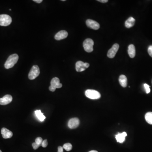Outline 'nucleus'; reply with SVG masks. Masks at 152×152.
I'll list each match as a JSON object with an SVG mask.
<instances>
[{
    "label": "nucleus",
    "mask_w": 152,
    "mask_h": 152,
    "mask_svg": "<svg viewBox=\"0 0 152 152\" xmlns=\"http://www.w3.org/2000/svg\"><path fill=\"white\" fill-rule=\"evenodd\" d=\"M33 1L37 3H40L43 1L42 0H33Z\"/></svg>",
    "instance_id": "obj_28"
},
{
    "label": "nucleus",
    "mask_w": 152,
    "mask_h": 152,
    "mask_svg": "<svg viewBox=\"0 0 152 152\" xmlns=\"http://www.w3.org/2000/svg\"><path fill=\"white\" fill-rule=\"evenodd\" d=\"M83 45L85 50L87 52H91L93 51L94 42L92 39H86L84 42Z\"/></svg>",
    "instance_id": "obj_4"
},
{
    "label": "nucleus",
    "mask_w": 152,
    "mask_h": 152,
    "mask_svg": "<svg viewBox=\"0 0 152 152\" xmlns=\"http://www.w3.org/2000/svg\"><path fill=\"white\" fill-rule=\"evenodd\" d=\"M119 48V45L118 44H114L107 53V56L108 58L110 59H113L114 58L117 52L118 51Z\"/></svg>",
    "instance_id": "obj_8"
},
{
    "label": "nucleus",
    "mask_w": 152,
    "mask_h": 152,
    "mask_svg": "<svg viewBox=\"0 0 152 152\" xmlns=\"http://www.w3.org/2000/svg\"><path fill=\"white\" fill-rule=\"evenodd\" d=\"M127 136V133L125 132H123L122 133H118L115 136V138L117 142L119 143H123L125 140V137Z\"/></svg>",
    "instance_id": "obj_14"
},
{
    "label": "nucleus",
    "mask_w": 152,
    "mask_h": 152,
    "mask_svg": "<svg viewBox=\"0 0 152 152\" xmlns=\"http://www.w3.org/2000/svg\"><path fill=\"white\" fill-rule=\"evenodd\" d=\"M40 74V70L37 65L33 66L29 74V78L31 80H33L38 77Z\"/></svg>",
    "instance_id": "obj_6"
},
{
    "label": "nucleus",
    "mask_w": 152,
    "mask_h": 152,
    "mask_svg": "<svg viewBox=\"0 0 152 152\" xmlns=\"http://www.w3.org/2000/svg\"><path fill=\"white\" fill-rule=\"evenodd\" d=\"M120 85L123 88H125L127 85V79L124 75H121L119 78Z\"/></svg>",
    "instance_id": "obj_17"
},
{
    "label": "nucleus",
    "mask_w": 152,
    "mask_h": 152,
    "mask_svg": "<svg viewBox=\"0 0 152 152\" xmlns=\"http://www.w3.org/2000/svg\"><path fill=\"white\" fill-rule=\"evenodd\" d=\"M135 23V20L132 17H130L129 19L125 21V26L128 29L132 27Z\"/></svg>",
    "instance_id": "obj_16"
},
{
    "label": "nucleus",
    "mask_w": 152,
    "mask_h": 152,
    "mask_svg": "<svg viewBox=\"0 0 152 152\" xmlns=\"http://www.w3.org/2000/svg\"><path fill=\"white\" fill-rule=\"evenodd\" d=\"M144 87L145 88V90H146V93H149L151 92V89H150V86H149L147 84H145Z\"/></svg>",
    "instance_id": "obj_22"
},
{
    "label": "nucleus",
    "mask_w": 152,
    "mask_h": 152,
    "mask_svg": "<svg viewBox=\"0 0 152 152\" xmlns=\"http://www.w3.org/2000/svg\"><path fill=\"white\" fill-rule=\"evenodd\" d=\"M18 59H19V56L17 54H14L9 56L4 64L5 68L6 69L12 68L14 65L17 63Z\"/></svg>",
    "instance_id": "obj_1"
},
{
    "label": "nucleus",
    "mask_w": 152,
    "mask_h": 152,
    "mask_svg": "<svg viewBox=\"0 0 152 152\" xmlns=\"http://www.w3.org/2000/svg\"><path fill=\"white\" fill-rule=\"evenodd\" d=\"M43 140L41 137H39L36 138L35 140V142L37 144L40 145V146H42V143Z\"/></svg>",
    "instance_id": "obj_21"
},
{
    "label": "nucleus",
    "mask_w": 152,
    "mask_h": 152,
    "mask_svg": "<svg viewBox=\"0 0 152 152\" xmlns=\"http://www.w3.org/2000/svg\"><path fill=\"white\" fill-rule=\"evenodd\" d=\"M2 135L4 139H9L11 138L13 136L12 132L5 128H2L1 131Z\"/></svg>",
    "instance_id": "obj_13"
},
{
    "label": "nucleus",
    "mask_w": 152,
    "mask_h": 152,
    "mask_svg": "<svg viewBox=\"0 0 152 152\" xmlns=\"http://www.w3.org/2000/svg\"><path fill=\"white\" fill-rule=\"evenodd\" d=\"M148 52L149 55L152 57V45H151L148 47Z\"/></svg>",
    "instance_id": "obj_24"
},
{
    "label": "nucleus",
    "mask_w": 152,
    "mask_h": 152,
    "mask_svg": "<svg viewBox=\"0 0 152 152\" xmlns=\"http://www.w3.org/2000/svg\"><path fill=\"white\" fill-rule=\"evenodd\" d=\"M0 152H2L1 151V150H0Z\"/></svg>",
    "instance_id": "obj_31"
},
{
    "label": "nucleus",
    "mask_w": 152,
    "mask_h": 152,
    "mask_svg": "<svg viewBox=\"0 0 152 152\" xmlns=\"http://www.w3.org/2000/svg\"><path fill=\"white\" fill-rule=\"evenodd\" d=\"M128 54L130 58H134L135 56V47L133 44H130L128 47Z\"/></svg>",
    "instance_id": "obj_15"
},
{
    "label": "nucleus",
    "mask_w": 152,
    "mask_h": 152,
    "mask_svg": "<svg viewBox=\"0 0 152 152\" xmlns=\"http://www.w3.org/2000/svg\"><path fill=\"white\" fill-rule=\"evenodd\" d=\"M89 152H98L97 151H89Z\"/></svg>",
    "instance_id": "obj_29"
},
{
    "label": "nucleus",
    "mask_w": 152,
    "mask_h": 152,
    "mask_svg": "<svg viewBox=\"0 0 152 152\" xmlns=\"http://www.w3.org/2000/svg\"><path fill=\"white\" fill-rule=\"evenodd\" d=\"M58 152H63V148L62 147L59 146L58 147Z\"/></svg>",
    "instance_id": "obj_26"
},
{
    "label": "nucleus",
    "mask_w": 152,
    "mask_h": 152,
    "mask_svg": "<svg viewBox=\"0 0 152 152\" xmlns=\"http://www.w3.org/2000/svg\"><path fill=\"white\" fill-rule=\"evenodd\" d=\"M12 19L11 17L7 14H1L0 15V25L3 26H7L11 23Z\"/></svg>",
    "instance_id": "obj_5"
},
{
    "label": "nucleus",
    "mask_w": 152,
    "mask_h": 152,
    "mask_svg": "<svg viewBox=\"0 0 152 152\" xmlns=\"http://www.w3.org/2000/svg\"><path fill=\"white\" fill-rule=\"evenodd\" d=\"M68 32L66 31L62 30L56 33V35L55 36V39L57 40H61L65 39L68 36Z\"/></svg>",
    "instance_id": "obj_12"
},
{
    "label": "nucleus",
    "mask_w": 152,
    "mask_h": 152,
    "mask_svg": "<svg viewBox=\"0 0 152 152\" xmlns=\"http://www.w3.org/2000/svg\"><path fill=\"white\" fill-rule=\"evenodd\" d=\"M85 94L86 97L91 100H97L101 97V94L100 93L95 90L91 89L86 90Z\"/></svg>",
    "instance_id": "obj_2"
},
{
    "label": "nucleus",
    "mask_w": 152,
    "mask_h": 152,
    "mask_svg": "<svg viewBox=\"0 0 152 152\" xmlns=\"http://www.w3.org/2000/svg\"><path fill=\"white\" fill-rule=\"evenodd\" d=\"M65 1V0H62V1Z\"/></svg>",
    "instance_id": "obj_30"
},
{
    "label": "nucleus",
    "mask_w": 152,
    "mask_h": 152,
    "mask_svg": "<svg viewBox=\"0 0 152 152\" xmlns=\"http://www.w3.org/2000/svg\"><path fill=\"white\" fill-rule=\"evenodd\" d=\"M47 145H48V142H47V140H45L43 141L42 144V147H46Z\"/></svg>",
    "instance_id": "obj_23"
},
{
    "label": "nucleus",
    "mask_w": 152,
    "mask_h": 152,
    "mask_svg": "<svg viewBox=\"0 0 152 152\" xmlns=\"http://www.w3.org/2000/svg\"><path fill=\"white\" fill-rule=\"evenodd\" d=\"M51 85L49 87V90L54 92L56 88H60L62 87V85L60 83V80L58 77H54L51 81Z\"/></svg>",
    "instance_id": "obj_3"
},
{
    "label": "nucleus",
    "mask_w": 152,
    "mask_h": 152,
    "mask_svg": "<svg viewBox=\"0 0 152 152\" xmlns=\"http://www.w3.org/2000/svg\"><path fill=\"white\" fill-rule=\"evenodd\" d=\"M63 147L65 151H70L71 150H72V146L71 144L68 143L65 144Z\"/></svg>",
    "instance_id": "obj_20"
},
{
    "label": "nucleus",
    "mask_w": 152,
    "mask_h": 152,
    "mask_svg": "<svg viewBox=\"0 0 152 152\" xmlns=\"http://www.w3.org/2000/svg\"><path fill=\"white\" fill-rule=\"evenodd\" d=\"M145 119L148 123L152 125V112L147 113L145 115Z\"/></svg>",
    "instance_id": "obj_19"
},
{
    "label": "nucleus",
    "mask_w": 152,
    "mask_h": 152,
    "mask_svg": "<svg viewBox=\"0 0 152 152\" xmlns=\"http://www.w3.org/2000/svg\"><path fill=\"white\" fill-rule=\"evenodd\" d=\"M35 114L37 116V118L41 121H43L45 120L46 117L41 112L40 110H37L35 111Z\"/></svg>",
    "instance_id": "obj_18"
},
{
    "label": "nucleus",
    "mask_w": 152,
    "mask_h": 152,
    "mask_svg": "<svg viewBox=\"0 0 152 152\" xmlns=\"http://www.w3.org/2000/svg\"><path fill=\"white\" fill-rule=\"evenodd\" d=\"M97 1L100 2L102 3H105L108 1V0H98Z\"/></svg>",
    "instance_id": "obj_27"
},
{
    "label": "nucleus",
    "mask_w": 152,
    "mask_h": 152,
    "mask_svg": "<svg viewBox=\"0 0 152 152\" xmlns=\"http://www.w3.org/2000/svg\"><path fill=\"white\" fill-rule=\"evenodd\" d=\"M80 124V121L78 118L75 117L71 119L68 122V125L71 129H76Z\"/></svg>",
    "instance_id": "obj_10"
},
{
    "label": "nucleus",
    "mask_w": 152,
    "mask_h": 152,
    "mask_svg": "<svg viewBox=\"0 0 152 152\" xmlns=\"http://www.w3.org/2000/svg\"><path fill=\"white\" fill-rule=\"evenodd\" d=\"M90 66L88 63H84L81 61H78L76 63V70L77 72H82L85 70Z\"/></svg>",
    "instance_id": "obj_7"
},
{
    "label": "nucleus",
    "mask_w": 152,
    "mask_h": 152,
    "mask_svg": "<svg viewBox=\"0 0 152 152\" xmlns=\"http://www.w3.org/2000/svg\"><path fill=\"white\" fill-rule=\"evenodd\" d=\"M12 97L10 95H6L3 98H0V105H6L11 102Z\"/></svg>",
    "instance_id": "obj_11"
},
{
    "label": "nucleus",
    "mask_w": 152,
    "mask_h": 152,
    "mask_svg": "<svg viewBox=\"0 0 152 152\" xmlns=\"http://www.w3.org/2000/svg\"><path fill=\"white\" fill-rule=\"evenodd\" d=\"M32 146L33 147V149H34V150H36V149H38V148L40 146V145H39L37 144H36V143L34 142L32 144Z\"/></svg>",
    "instance_id": "obj_25"
},
{
    "label": "nucleus",
    "mask_w": 152,
    "mask_h": 152,
    "mask_svg": "<svg viewBox=\"0 0 152 152\" xmlns=\"http://www.w3.org/2000/svg\"><path fill=\"white\" fill-rule=\"evenodd\" d=\"M86 25L88 28L93 30H98L100 28V24L93 20L88 19L86 20Z\"/></svg>",
    "instance_id": "obj_9"
}]
</instances>
